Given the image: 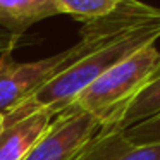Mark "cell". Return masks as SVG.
Segmentation results:
<instances>
[{
  "label": "cell",
  "instance_id": "6da1fadb",
  "mask_svg": "<svg viewBox=\"0 0 160 160\" xmlns=\"http://www.w3.org/2000/svg\"><path fill=\"white\" fill-rule=\"evenodd\" d=\"M157 18H160V7L122 0L110 14L84 21L79 42L64 52L33 62H18L12 52L0 53V112L7 114L93 50Z\"/></svg>",
  "mask_w": 160,
  "mask_h": 160
},
{
  "label": "cell",
  "instance_id": "7a4b0ae2",
  "mask_svg": "<svg viewBox=\"0 0 160 160\" xmlns=\"http://www.w3.org/2000/svg\"><path fill=\"white\" fill-rule=\"evenodd\" d=\"M158 38L160 18L126 31L124 35L117 36L115 40L105 43L100 48L93 50L86 57L78 60L69 69L47 83L42 90H38L31 98L4 114L5 126L38 110H45L52 117H55L57 114L71 107L78 95L90 86L97 78H100L105 71L134 53L136 50L146 45H155Z\"/></svg>",
  "mask_w": 160,
  "mask_h": 160
},
{
  "label": "cell",
  "instance_id": "3957f363",
  "mask_svg": "<svg viewBox=\"0 0 160 160\" xmlns=\"http://www.w3.org/2000/svg\"><path fill=\"white\" fill-rule=\"evenodd\" d=\"M160 74V50L146 45L122 59L84 88L72 105L90 114L100 129H117L141 90Z\"/></svg>",
  "mask_w": 160,
  "mask_h": 160
},
{
  "label": "cell",
  "instance_id": "277c9868",
  "mask_svg": "<svg viewBox=\"0 0 160 160\" xmlns=\"http://www.w3.org/2000/svg\"><path fill=\"white\" fill-rule=\"evenodd\" d=\"M98 131L90 114L71 105L55 115L24 160H79Z\"/></svg>",
  "mask_w": 160,
  "mask_h": 160
},
{
  "label": "cell",
  "instance_id": "5b68a950",
  "mask_svg": "<svg viewBox=\"0 0 160 160\" xmlns=\"http://www.w3.org/2000/svg\"><path fill=\"white\" fill-rule=\"evenodd\" d=\"M52 119L48 112L38 110L7 124L0 132V160H24Z\"/></svg>",
  "mask_w": 160,
  "mask_h": 160
},
{
  "label": "cell",
  "instance_id": "8992f818",
  "mask_svg": "<svg viewBox=\"0 0 160 160\" xmlns=\"http://www.w3.org/2000/svg\"><path fill=\"white\" fill-rule=\"evenodd\" d=\"M79 160H160V145H134L122 131L100 129Z\"/></svg>",
  "mask_w": 160,
  "mask_h": 160
},
{
  "label": "cell",
  "instance_id": "52a82bcc",
  "mask_svg": "<svg viewBox=\"0 0 160 160\" xmlns=\"http://www.w3.org/2000/svg\"><path fill=\"white\" fill-rule=\"evenodd\" d=\"M62 14L57 0H0V28L24 36L33 24Z\"/></svg>",
  "mask_w": 160,
  "mask_h": 160
},
{
  "label": "cell",
  "instance_id": "ba28073f",
  "mask_svg": "<svg viewBox=\"0 0 160 160\" xmlns=\"http://www.w3.org/2000/svg\"><path fill=\"white\" fill-rule=\"evenodd\" d=\"M160 114V74L153 78L148 84L141 90V93L132 100L129 108L126 110L121 124L115 131H126L128 128L143 122L153 115Z\"/></svg>",
  "mask_w": 160,
  "mask_h": 160
},
{
  "label": "cell",
  "instance_id": "9c48e42d",
  "mask_svg": "<svg viewBox=\"0 0 160 160\" xmlns=\"http://www.w3.org/2000/svg\"><path fill=\"white\" fill-rule=\"evenodd\" d=\"M121 2L122 0H57L62 14H69L81 22L110 14Z\"/></svg>",
  "mask_w": 160,
  "mask_h": 160
},
{
  "label": "cell",
  "instance_id": "30bf717a",
  "mask_svg": "<svg viewBox=\"0 0 160 160\" xmlns=\"http://www.w3.org/2000/svg\"><path fill=\"white\" fill-rule=\"evenodd\" d=\"M126 139L134 145H160V114L122 131Z\"/></svg>",
  "mask_w": 160,
  "mask_h": 160
},
{
  "label": "cell",
  "instance_id": "8fae6325",
  "mask_svg": "<svg viewBox=\"0 0 160 160\" xmlns=\"http://www.w3.org/2000/svg\"><path fill=\"white\" fill-rule=\"evenodd\" d=\"M22 42H24V36L11 35V33H7L5 29L0 28V53L14 52V48H18Z\"/></svg>",
  "mask_w": 160,
  "mask_h": 160
},
{
  "label": "cell",
  "instance_id": "7c38bea8",
  "mask_svg": "<svg viewBox=\"0 0 160 160\" xmlns=\"http://www.w3.org/2000/svg\"><path fill=\"white\" fill-rule=\"evenodd\" d=\"M5 128V117H4V114L0 112V132H2V129Z\"/></svg>",
  "mask_w": 160,
  "mask_h": 160
}]
</instances>
